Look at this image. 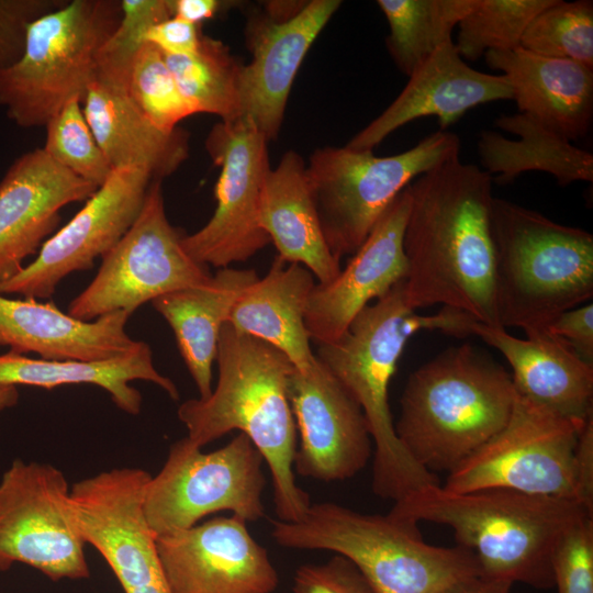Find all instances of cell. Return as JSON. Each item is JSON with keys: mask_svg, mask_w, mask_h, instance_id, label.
I'll return each mask as SVG.
<instances>
[{"mask_svg": "<svg viewBox=\"0 0 593 593\" xmlns=\"http://www.w3.org/2000/svg\"><path fill=\"white\" fill-rule=\"evenodd\" d=\"M407 189V305L416 311L441 304L501 327L490 227L491 175L458 155L415 178Z\"/></svg>", "mask_w": 593, "mask_h": 593, "instance_id": "1", "label": "cell"}, {"mask_svg": "<svg viewBox=\"0 0 593 593\" xmlns=\"http://www.w3.org/2000/svg\"><path fill=\"white\" fill-rule=\"evenodd\" d=\"M215 360L219 380L212 393L178 407L187 437L202 448L234 429L245 434L269 468L278 519L300 521L311 502L293 470L296 426L288 395L293 363L278 348L228 321L221 328Z\"/></svg>", "mask_w": 593, "mask_h": 593, "instance_id": "2", "label": "cell"}, {"mask_svg": "<svg viewBox=\"0 0 593 593\" xmlns=\"http://www.w3.org/2000/svg\"><path fill=\"white\" fill-rule=\"evenodd\" d=\"M404 280L361 310L340 337L318 345L315 354L361 407L374 446L372 490L394 503L439 483L435 474L410 457L395 434L389 385L399 358L417 332L439 331L466 337L477 322L448 306L434 315L417 314L406 303Z\"/></svg>", "mask_w": 593, "mask_h": 593, "instance_id": "3", "label": "cell"}, {"mask_svg": "<svg viewBox=\"0 0 593 593\" xmlns=\"http://www.w3.org/2000/svg\"><path fill=\"white\" fill-rule=\"evenodd\" d=\"M389 513L451 528L482 575L545 590L553 588L552 558L561 536L580 516L593 515L572 500L505 489L459 493L439 483L395 502Z\"/></svg>", "mask_w": 593, "mask_h": 593, "instance_id": "4", "label": "cell"}, {"mask_svg": "<svg viewBox=\"0 0 593 593\" xmlns=\"http://www.w3.org/2000/svg\"><path fill=\"white\" fill-rule=\"evenodd\" d=\"M515 395L497 362L470 344L450 347L409 377L395 434L419 467L449 473L503 428Z\"/></svg>", "mask_w": 593, "mask_h": 593, "instance_id": "5", "label": "cell"}, {"mask_svg": "<svg viewBox=\"0 0 593 593\" xmlns=\"http://www.w3.org/2000/svg\"><path fill=\"white\" fill-rule=\"evenodd\" d=\"M490 227L501 327H519L534 338L592 299L591 233L500 198L492 200Z\"/></svg>", "mask_w": 593, "mask_h": 593, "instance_id": "6", "label": "cell"}, {"mask_svg": "<svg viewBox=\"0 0 593 593\" xmlns=\"http://www.w3.org/2000/svg\"><path fill=\"white\" fill-rule=\"evenodd\" d=\"M417 525L391 513L365 514L323 502L311 504L298 522L272 521L271 537L281 547L348 558L377 593H439L480 573L472 552L430 545Z\"/></svg>", "mask_w": 593, "mask_h": 593, "instance_id": "7", "label": "cell"}, {"mask_svg": "<svg viewBox=\"0 0 593 593\" xmlns=\"http://www.w3.org/2000/svg\"><path fill=\"white\" fill-rule=\"evenodd\" d=\"M121 14V1L71 0L32 22L21 57L0 67L8 118L23 128L45 127L69 101H82Z\"/></svg>", "mask_w": 593, "mask_h": 593, "instance_id": "8", "label": "cell"}, {"mask_svg": "<svg viewBox=\"0 0 593 593\" xmlns=\"http://www.w3.org/2000/svg\"><path fill=\"white\" fill-rule=\"evenodd\" d=\"M459 137L437 131L414 147L379 157L372 150L325 146L305 164L324 238L342 258L353 255L393 200L418 176L458 156Z\"/></svg>", "mask_w": 593, "mask_h": 593, "instance_id": "9", "label": "cell"}, {"mask_svg": "<svg viewBox=\"0 0 593 593\" xmlns=\"http://www.w3.org/2000/svg\"><path fill=\"white\" fill-rule=\"evenodd\" d=\"M264 463L243 433L211 452H203L188 437L177 440L160 471L145 486L143 510L150 529L160 537L221 511L246 522L262 518Z\"/></svg>", "mask_w": 593, "mask_h": 593, "instance_id": "10", "label": "cell"}, {"mask_svg": "<svg viewBox=\"0 0 593 593\" xmlns=\"http://www.w3.org/2000/svg\"><path fill=\"white\" fill-rule=\"evenodd\" d=\"M182 236L167 219L161 181L153 180L137 219L101 257L93 280L67 313L86 322L118 311L132 315L163 294L206 282L208 266L187 254Z\"/></svg>", "mask_w": 593, "mask_h": 593, "instance_id": "11", "label": "cell"}, {"mask_svg": "<svg viewBox=\"0 0 593 593\" xmlns=\"http://www.w3.org/2000/svg\"><path fill=\"white\" fill-rule=\"evenodd\" d=\"M583 424L516 393L503 428L451 470L443 488L459 493L505 489L575 501L574 449Z\"/></svg>", "mask_w": 593, "mask_h": 593, "instance_id": "12", "label": "cell"}, {"mask_svg": "<svg viewBox=\"0 0 593 593\" xmlns=\"http://www.w3.org/2000/svg\"><path fill=\"white\" fill-rule=\"evenodd\" d=\"M85 546L64 473L15 459L0 479V571L24 563L53 581L87 579Z\"/></svg>", "mask_w": 593, "mask_h": 593, "instance_id": "13", "label": "cell"}, {"mask_svg": "<svg viewBox=\"0 0 593 593\" xmlns=\"http://www.w3.org/2000/svg\"><path fill=\"white\" fill-rule=\"evenodd\" d=\"M268 141L246 118L216 123L205 149L220 167L216 208L208 223L181 243L197 262L217 269L246 261L270 243L259 224L262 186L270 164Z\"/></svg>", "mask_w": 593, "mask_h": 593, "instance_id": "14", "label": "cell"}, {"mask_svg": "<svg viewBox=\"0 0 593 593\" xmlns=\"http://www.w3.org/2000/svg\"><path fill=\"white\" fill-rule=\"evenodd\" d=\"M153 180L137 166L114 168L83 208L45 240L36 258L0 283V294L51 298L64 278L91 269L137 219Z\"/></svg>", "mask_w": 593, "mask_h": 593, "instance_id": "15", "label": "cell"}, {"mask_svg": "<svg viewBox=\"0 0 593 593\" xmlns=\"http://www.w3.org/2000/svg\"><path fill=\"white\" fill-rule=\"evenodd\" d=\"M149 478L139 468H116L70 489L71 513L82 539L104 558L125 593L165 582L157 537L143 510Z\"/></svg>", "mask_w": 593, "mask_h": 593, "instance_id": "16", "label": "cell"}, {"mask_svg": "<svg viewBox=\"0 0 593 593\" xmlns=\"http://www.w3.org/2000/svg\"><path fill=\"white\" fill-rule=\"evenodd\" d=\"M342 5L339 0L271 1L246 26L251 60L239 76L240 118L266 139L279 135L296 72L318 34Z\"/></svg>", "mask_w": 593, "mask_h": 593, "instance_id": "17", "label": "cell"}, {"mask_svg": "<svg viewBox=\"0 0 593 593\" xmlns=\"http://www.w3.org/2000/svg\"><path fill=\"white\" fill-rule=\"evenodd\" d=\"M288 395L300 437L294 473L335 482L366 467L373 443L363 412L317 359L305 371L294 367Z\"/></svg>", "mask_w": 593, "mask_h": 593, "instance_id": "18", "label": "cell"}, {"mask_svg": "<svg viewBox=\"0 0 593 593\" xmlns=\"http://www.w3.org/2000/svg\"><path fill=\"white\" fill-rule=\"evenodd\" d=\"M169 593H271L279 577L247 522L215 517L156 538Z\"/></svg>", "mask_w": 593, "mask_h": 593, "instance_id": "19", "label": "cell"}, {"mask_svg": "<svg viewBox=\"0 0 593 593\" xmlns=\"http://www.w3.org/2000/svg\"><path fill=\"white\" fill-rule=\"evenodd\" d=\"M410 203L406 187L338 276L328 283H315L304 313L311 340L317 345L336 340L370 301L381 298L406 278L403 235Z\"/></svg>", "mask_w": 593, "mask_h": 593, "instance_id": "20", "label": "cell"}, {"mask_svg": "<svg viewBox=\"0 0 593 593\" xmlns=\"http://www.w3.org/2000/svg\"><path fill=\"white\" fill-rule=\"evenodd\" d=\"M99 187L74 175L43 148L18 157L0 180V283L18 273L60 222V210Z\"/></svg>", "mask_w": 593, "mask_h": 593, "instance_id": "21", "label": "cell"}, {"mask_svg": "<svg viewBox=\"0 0 593 593\" xmlns=\"http://www.w3.org/2000/svg\"><path fill=\"white\" fill-rule=\"evenodd\" d=\"M501 100H513L507 78L470 67L450 42L418 66L394 101L346 146L372 150L395 130L429 115L445 131L470 109Z\"/></svg>", "mask_w": 593, "mask_h": 593, "instance_id": "22", "label": "cell"}, {"mask_svg": "<svg viewBox=\"0 0 593 593\" xmlns=\"http://www.w3.org/2000/svg\"><path fill=\"white\" fill-rule=\"evenodd\" d=\"M131 315L118 311L93 321H81L53 302L0 294V346L51 360L102 361L135 351L142 340L125 331Z\"/></svg>", "mask_w": 593, "mask_h": 593, "instance_id": "23", "label": "cell"}, {"mask_svg": "<svg viewBox=\"0 0 593 593\" xmlns=\"http://www.w3.org/2000/svg\"><path fill=\"white\" fill-rule=\"evenodd\" d=\"M471 335L505 357L519 396L579 424L593 416V365L567 342L549 333L519 339L479 322L472 323Z\"/></svg>", "mask_w": 593, "mask_h": 593, "instance_id": "24", "label": "cell"}, {"mask_svg": "<svg viewBox=\"0 0 593 593\" xmlns=\"http://www.w3.org/2000/svg\"><path fill=\"white\" fill-rule=\"evenodd\" d=\"M484 57L510 81L519 112L530 114L569 141L588 134L593 116V68L521 46L489 51Z\"/></svg>", "mask_w": 593, "mask_h": 593, "instance_id": "25", "label": "cell"}, {"mask_svg": "<svg viewBox=\"0 0 593 593\" xmlns=\"http://www.w3.org/2000/svg\"><path fill=\"white\" fill-rule=\"evenodd\" d=\"M81 103L113 169L137 166L161 181L188 158V134L179 127L171 132L158 128L133 104L122 86L96 76Z\"/></svg>", "mask_w": 593, "mask_h": 593, "instance_id": "26", "label": "cell"}, {"mask_svg": "<svg viewBox=\"0 0 593 593\" xmlns=\"http://www.w3.org/2000/svg\"><path fill=\"white\" fill-rule=\"evenodd\" d=\"M259 224L286 262L307 268L317 283H328L340 272V259L324 238L307 183L305 163L288 150L268 171L260 197Z\"/></svg>", "mask_w": 593, "mask_h": 593, "instance_id": "27", "label": "cell"}, {"mask_svg": "<svg viewBox=\"0 0 593 593\" xmlns=\"http://www.w3.org/2000/svg\"><path fill=\"white\" fill-rule=\"evenodd\" d=\"M257 279L254 269L220 268L202 284L163 294L150 302L171 327L199 399H206L213 390L212 366L221 328L236 301Z\"/></svg>", "mask_w": 593, "mask_h": 593, "instance_id": "28", "label": "cell"}, {"mask_svg": "<svg viewBox=\"0 0 593 593\" xmlns=\"http://www.w3.org/2000/svg\"><path fill=\"white\" fill-rule=\"evenodd\" d=\"M315 283L307 268L277 256L267 275L236 301L228 322L278 348L296 370L305 371L316 361L304 325L307 299Z\"/></svg>", "mask_w": 593, "mask_h": 593, "instance_id": "29", "label": "cell"}, {"mask_svg": "<svg viewBox=\"0 0 593 593\" xmlns=\"http://www.w3.org/2000/svg\"><path fill=\"white\" fill-rule=\"evenodd\" d=\"M134 380L153 382L172 400L179 399L175 382L155 368L152 349L145 342L130 355L102 361L31 358L11 350L0 355V385L53 389L94 384L104 389L120 410L132 415L138 414L142 405L139 391L131 385Z\"/></svg>", "mask_w": 593, "mask_h": 593, "instance_id": "30", "label": "cell"}, {"mask_svg": "<svg viewBox=\"0 0 593 593\" xmlns=\"http://www.w3.org/2000/svg\"><path fill=\"white\" fill-rule=\"evenodd\" d=\"M495 125L518 136L512 139L491 130L479 136L481 165L488 174L497 175L499 183L512 182L526 171L550 174L560 186L593 180V155L530 114H503Z\"/></svg>", "mask_w": 593, "mask_h": 593, "instance_id": "31", "label": "cell"}, {"mask_svg": "<svg viewBox=\"0 0 593 593\" xmlns=\"http://www.w3.org/2000/svg\"><path fill=\"white\" fill-rule=\"evenodd\" d=\"M390 33L387 48L395 66L410 77L447 43L478 0H378Z\"/></svg>", "mask_w": 593, "mask_h": 593, "instance_id": "32", "label": "cell"}, {"mask_svg": "<svg viewBox=\"0 0 593 593\" xmlns=\"http://www.w3.org/2000/svg\"><path fill=\"white\" fill-rule=\"evenodd\" d=\"M165 59L194 113L214 114L222 122L240 118L242 64L222 41L202 34L194 53Z\"/></svg>", "mask_w": 593, "mask_h": 593, "instance_id": "33", "label": "cell"}, {"mask_svg": "<svg viewBox=\"0 0 593 593\" xmlns=\"http://www.w3.org/2000/svg\"><path fill=\"white\" fill-rule=\"evenodd\" d=\"M555 0H478L460 22L457 43L462 59L478 60L489 51L521 46L532 20Z\"/></svg>", "mask_w": 593, "mask_h": 593, "instance_id": "34", "label": "cell"}, {"mask_svg": "<svg viewBox=\"0 0 593 593\" xmlns=\"http://www.w3.org/2000/svg\"><path fill=\"white\" fill-rule=\"evenodd\" d=\"M123 88L133 104L163 131H175L182 120L194 114L164 54L148 43L133 54Z\"/></svg>", "mask_w": 593, "mask_h": 593, "instance_id": "35", "label": "cell"}, {"mask_svg": "<svg viewBox=\"0 0 593 593\" xmlns=\"http://www.w3.org/2000/svg\"><path fill=\"white\" fill-rule=\"evenodd\" d=\"M521 47L593 68V2L555 0L532 20Z\"/></svg>", "mask_w": 593, "mask_h": 593, "instance_id": "36", "label": "cell"}, {"mask_svg": "<svg viewBox=\"0 0 593 593\" xmlns=\"http://www.w3.org/2000/svg\"><path fill=\"white\" fill-rule=\"evenodd\" d=\"M45 153L79 178L100 187L113 168L99 146L79 100L69 101L45 125Z\"/></svg>", "mask_w": 593, "mask_h": 593, "instance_id": "37", "label": "cell"}, {"mask_svg": "<svg viewBox=\"0 0 593 593\" xmlns=\"http://www.w3.org/2000/svg\"><path fill=\"white\" fill-rule=\"evenodd\" d=\"M121 19L99 51L97 76L124 83L128 64L146 31L171 18L170 0H122Z\"/></svg>", "mask_w": 593, "mask_h": 593, "instance_id": "38", "label": "cell"}, {"mask_svg": "<svg viewBox=\"0 0 593 593\" xmlns=\"http://www.w3.org/2000/svg\"><path fill=\"white\" fill-rule=\"evenodd\" d=\"M552 577L558 593H593V515L580 516L561 536Z\"/></svg>", "mask_w": 593, "mask_h": 593, "instance_id": "39", "label": "cell"}, {"mask_svg": "<svg viewBox=\"0 0 593 593\" xmlns=\"http://www.w3.org/2000/svg\"><path fill=\"white\" fill-rule=\"evenodd\" d=\"M293 593H377L348 558L335 553L321 564H303L295 571Z\"/></svg>", "mask_w": 593, "mask_h": 593, "instance_id": "40", "label": "cell"}, {"mask_svg": "<svg viewBox=\"0 0 593 593\" xmlns=\"http://www.w3.org/2000/svg\"><path fill=\"white\" fill-rule=\"evenodd\" d=\"M67 0H0V67H8L22 55L29 26Z\"/></svg>", "mask_w": 593, "mask_h": 593, "instance_id": "41", "label": "cell"}, {"mask_svg": "<svg viewBox=\"0 0 593 593\" xmlns=\"http://www.w3.org/2000/svg\"><path fill=\"white\" fill-rule=\"evenodd\" d=\"M548 333L567 342L588 363L593 365V304L564 311L548 326Z\"/></svg>", "mask_w": 593, "mask_h": 593, "instance_id": "42", "label": "cell"}, {"mask_svg": "<svg viewBox=\"0 0 593 593\" xmlns=\"http://www.w3.org/2000/svg\"><path fill=\"white\" fill-rule=\"evenodd\" d=\"M201 36L200 26L171 16L150 26L143 42L155 46L165 56H184L197 51Z\"/></svg>", "mask_w": 593, "mask_h": 593, "instance_id": "43", "label": "cell"}, {"mask_svg": "<svg viewBox=\"0 0 593 593\" xmlns=\"http://www.w3.org/2000/svg\"><path fill=\"white\" fill-rule=\"evenodd\" d=\"M575 501L593 514V416L581 427L574 449Z\"/></svg>", "mask_w": 593, "mask_h": 593, "instance_id": "44", "label": "cell"}, {"mask_svg": "<svg viewBox=\"0 0 593 593\" xmlns=\"http://www.w3.org/2000/svg\"><path fill=\"white\" fill-rule=\"evenodd\" d=\"M223 3L219 0H170L171 16L200 26L215 16Z\"/></svg>", "mask_w": 593, "mask_h": 593, "instance_id": "45", "label": "cell"}, {"mask_svg": "<svg viewBox=\"0 0 593 593\" xmlns=\"http://www.w3.org/2000/svg\"><path fill=\"white\" fill-rule=\"evenodd\" d=\"M512 586L513 584L507 581L489 578L479 573L460 579L446 586L439 593H511Z\"/></svg>", "mask_w": 593, "mask_h": 593, "instance_id": "46", "label": "cell"}, {"mask_svg": "<svg viewBox=\"0 0 593 593\" xmlns=\"http://www.w3.org/2000/svg\"><path fill=\"white\" fill-rule=\"evenodd\" d=\"M19 401V391L14 385H0V412L14 406Z\"/></svg>", "mask_w": 593, "mask_h": 593, "instance_id": "47", "label": "cell"}]
</instances>
